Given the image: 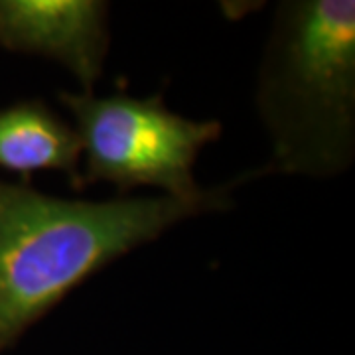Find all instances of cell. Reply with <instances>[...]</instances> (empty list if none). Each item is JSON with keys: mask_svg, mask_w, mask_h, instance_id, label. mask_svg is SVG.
Returning <instances> with one entry per match:
<instances>
[{"mask_svg": "<svg viewBox=\"0 0 355 355\" xmlns=\"http://www.w3.org/2000/svg\"><path fill=\"white\" fill-rule=\"evenodd\" d=\"M270 140L261 174L330 180L355 158V2H280L257 77Z\"/></svg>", "mask_w": 355, "mask_h": 355, "instance_id": "2", "label": "cell"}, {"mask_svg": "<svg viewBox=\"0 0 355 355\" xmlns=\"http://www.w3.org/2000/svg\"><path fill=\"white\" fill-rule=\"evenodd\" d=\"M107 18L101 0H0V48L53 60L93 93L111 46Z\"/></svg>", "mask_w": 355, "mask_h": 355, "instance_id": "4", "label": "cell"}, {"mask_svg": "<svg viewBox=\"0 0 355 355\" xmlns=\"http://www.w3.org/2000/svg\"><path fill=\"white\" fill-rule=\"evenodd\" d=\"M249 170L193 200H64L0 182V354L83 280L190 217L225 211Z\"/></svg>", "mask_w": 355, "mask_h": 355, "instance_id": "1", "label": "cell"}, {"mask_svg": "<svg viewBox=\"0 0 355 355\" xmlns=\"http://www.w3.org/2000/svg\"><path fill=\"white\" fill-rule=\"evenodd\" d=\"M58 99L76 119L85 156L79 190L107 182L119 191L150 186L176 200L203 193L193 164L203 146L221 137V123L172 113L158 93L137 99L64 91Z\"/></svg>", "mask_w": 355, "mask_h": 355, "instance_id": "3", "label": "cell"}, {"mask_svg": "<svg viewBox=\"0 0 355 355\" xmlns=\"http://www.w3.org/2000/svg\"><path fill=\"white\" fill-rule=\"evenodd\" d=\"M81 140L73 125L42 101L14 103L0 109V168L28 178L55 170L79 190Z\"/></svg>", "mask_w": 355, "mask_h": 355, "instance_id": "5", "label": "cell"}]
</instances>
